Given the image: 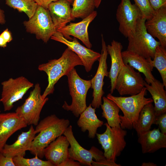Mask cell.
Here are the masks:
<instances>
[{"instance_id":"cell-1","label":"cell","mask_w":166,"mask_h":166,"mask_svg":"<svg viewBox=\"0 0 166 166\" xmlns=\"http://www.w3.org/2000/svg\"><path fill=\"white\" fill-rule=\"evenodd\" d=\"M69 124L68 120L59 118L55 114L48 116L42 120L35 129L36 133L38 134L35 136L32 142L30 150L31 153L42 158L44 149L63 135Z\"/></svg>"},{"instance_id":"cell-2","label":"cell","mask_w":166,"mask_h":166,"mask_svg":"<svg viewBox=\"0 0 166 166\" xmlns=\"http://www.w3.org/2000/svg\"><path fill=\"white\" fill-rule=\"evenodd\" d=\"M83 65L78 56L67 47L61 56L58 59L49 60L46 63L40 65L38 67L40 71L45 72L48 76V85L42 97L45 99L47 96L53 93L54 86L62 76H67L74 67Z\"/></svg>"},{"instance_id":"cell-3","label":"cell","mask_w":166,"mask_h":166,"mask_svg":"<svg viewBox=\"0 0 166 166\" xmlns=\"http://www.w3.org/2000/svg\"><path fill=\"white\" fill-rule=\"evenodd\" d=\"M147 93V90L144 87L139 93L128 97H116L110 93L107 95L106 97L116 104L123 113V116L120 115L121 128H133L143 107L153 102L152 98L145 97Z\"/></svg>"},{"instance_id":"cell-4","label":"cell","mask_w":166,"mask_h":166,"mask_svg":"<svg viewBox=\"0 0 166 166\" xmlns=\"http://www.w3.org/2000/svg\"><path fill=\"white\" fill-rule=\"evenodd\" d=\"M67 76L72 102L69 105L65 101L62 107L65 110L72 112L77 117L87 107L86 97L87 92L91 87V80L81 78L74 68Z\"/></svg>"},{"instance_id":"cell-5","label":"cell","mask_w":166,"mask_h":166,"mask_svg":"<svg viewBox=\"0 0 166 166\" xmlns=\"http://www.w3.org/2000/svg\"><path fill=\"white\" fill-rule=\"evenodd\" d=\"M146 20L142 17L138 20L134 33L127 38L126 50L146 59H152L156 48L160 44L147 31L145 26Z\"/></svg>"},{"instance_id":"cell-6","label":"cell","mask_w":166,"mask_h":166,"mask_svg":"<svg viewBox=\"0 0 166 166\" xmlns=\"http://www.w3.org/2000/svg\"><path fill=\"white\" fill-rule=\"evenodd\" d=\"M104 125L106 127L105 132L102 134L97 133L96 135L104 151L105 157L109 161L115 162L126 147L124 138L127 132L121 127H111L107 123Z\"/></svg>"},{"instance_id":"cell-7","label":"cell","mask_w":166,"mask_h":166,"mask_svg":"<svg viewBox=\"0 0 166 166\" xmlns=\"http://www.w3.org/2000/svg\"><path fill=\"white\" fill-rule=\"evenodd\" d=\"M23 24L28 32L45 43L57 31L48 9L39 5L33 16Z\"/></svg>"},{"instance_id":"cell-8","label":"cell","mask_w":166,"mask_h":166,"mask_svg":"<svg viewBox=\"0 0 166 166\" xmlns=\"http://www.w3.org/2000/svg\"><path fill=\"white\" fill-rule=\"evenodd\" d=\"M42 95L40 85L37 83L24 103L15 110V112L25 120L28 125L36 126L38 123L42 110L49 99L47 97L43 99Z\"/></svg>"},{"instance_id":"cell-9","label":"cell","mask_w":166,"mask_h":166,"mask_svg":"<svg viewBox=\"0 0 166 166\" xmlns=\"http://www.w3.org/2000/svg\"><path fill=\"white\" fill-rule=\"evenodd\" d=\"M64 135L67 138L70 147L68 148L69 157L79 162L81 164L92 166L94 159L100 162L106 159L103 152L96 147L92 146L89 150L82 147L75 137L71 125H69L64 132Z\"/></svg>"},{"instance_id":"cell-10","label":"cell","mask_w":166,"mask_h":166,"mask_svg":"<svg viewBox=\"0 0 166 166\" xmlns=\"http://www.w3.org/2000/svg\"><path fill=\"white\" fill-rule=\"evenodd\" d=\"M2 91L0 99L4 111H9L14 104L22 99L34 84L22 76L15 78H10L2 82Z\"/></svg>"},{"instance_id":"cell-11","label":"cell","mask_w":166,"mask_h":166,"mask_svg":"<svg viewBox=\"0 0 166 166\" xmlns=\"http://www.w3.org/2000/svg\"><path fill=\"white\" fill-rule=\"evenodd\" d=\"M145 81L139 72L124 64L117 77L115 86L120 95L132 96L140 93L144 87Z\"/></svg>"},{"instance_id":"cell-12","label":"cell","mask_w":166,"mask_h":166,"mask_svg":"<svg viewBox=\"0 0 166 166\" xmlns=\"http://www.w3.org/2000/svg\"><path fill=\"white\" fill-rule=\"evenodd\" d=\"M141 17L140 9L135 3L132 4L130 0H121L116 14L120 32L126 38L133 34L138 20Z\"/></svg>"},{"instance_id":"cell-13","label":"cell","mask_w":166,"mask_h":166,"mask_svg":"<svg viewBox=\"0 0 166 166\" xmlns=\"http://www.w3.org/2000/svg\"><path fill=\"white\" fill-rule=\"evenodd\" d=\"M101 37L102 49L98 60L99 65L95 75L91 80V88L93 89V99L91 104L92 107L96 109L99 108L102 103V98L105 93L103 89L104 79L105 77H108L109 75L107 63L108 54L107 45L102 34Z\"/></svg>"},{"instance_id":"cell-14","label":"cell","mask_w":166,"mask_h":166,"mask_svg":"<svg viewBox=\"0 0 166 166\" xmlns=\"http://www.w3.org/2000/svg\"><path fill=\"white\" fill-rule=\"evenodd\" d=\"M50 38L65 44L75 53L81 60L87 72L91 70L95 62L98 60L101 56V53H99L81 45L77 38L74 37L72 40H68L57 31Z\"/></svg>"},{"instance_id":"cell-15","label":"cell","mask_w":166,"mask_h":166,"mask_svg":"<svg viewBox=\"0 0 166 166\" xmlns=\"http://www.w3.org/2000/svg\"><path fill=\"white\" fill-rule=\"evenodd\" d=\"M97 15V12L94 11L91 14L77 23L70 22V23L57 31L61 33L66 39L71 40L72 39L70 36L80 40L86 46L91 49L92 45L90 42L88 32L89 25L94 19Z\"/></svg>"},{"instance_id":"cell-16","label":"cell","mask_w":166,"mask_h":166,"mask_svg":"<svg viewBox=\"0 0 166 166\" xmlns=\"http://www.w3.org/2000/svg\"><path fill=\"white\" fill-rule=\"evenodd\" d=\"M27 125L25 120L15 112L0 113V152L12 135Z\"/></svg>"},{"instance_id":"cell-17","label":"cell","mask_w":166,"mask_h":166,"mask_svg":"<svg viewBox=\"0 0 166 166\" xmlns=\"http://www.w3.org/2000/svg\"><path fill=\"white\" fill-rule=\"evenodd\" d=\"M145 26L148 32L157 38L163 48H166V6L155 11L152 17L146 20Z\"/></svg>"},{"instance_id":"cell-18","label":"cell","mask_w":166,"mask_h":166,"mask_svg":"<svg viewBox=\"0 0 166 166\" xmlns=\"http://www.w3.org/2000/svg\"><path fill=\"white\" fill-rule=\"evenodd\" d=\"M33 125L28 131L22 132L13 144H6L0 152L4 155L14 157L18 156L24 157L27 151H30L32 142L36 134Z\"/></svg>"},{"instance_id":"cell-19","label":"cell","mask_w":166,"mask_h":166,"mask_svg":"<svg viewBox=\"0 0 166 166\" xmlns=\"http://www.w3.org/2000/svg\"><path fill=\"white\" fill-rule=\"evenodd\" d=\"M69 143L66 137L61 135L52 142L44 149V154L53 166L59 165L69 157Z\"/></svg>"},{"instance_id":"cell-20","label":"cell","mask_w":166,"mask_h":166,"mask_svg":"<svg viewBox=\"0 0 166 166\" xmlns=\"http://www.w3.org/2000/svg\"><path fill=\"white\" fill-rule=\"evenodd\" d=\"M70 4L67 0H57L48 5L47 9L56 30L74 20L71 16Z\"/></svg>"},{"instance_id":"cell-21","label":"cell","mask_w":166,"mask_h":166,"mask_svg":"<svg viewBox=\"0 0 166 166\" xmlns=\"http://www.w3.org/2000/svg\"><path fill=\"white\" fill-rule=\"evenodd\" d=\"M138 137V142L143 154L154 153L166 148V135L162 133L159 128L149 130Z\"/></svg>"},{"instance_id":"cell-22","label":"cell","mask_w":166,"mask_h":166,"mask_svg":"<svg viewBox=\"0 0 166 166\" xmlns=\"http://www.w3.org/2000/svg\"><path fill=\"white\" fill-rule=\"evenodd\" d=\"M121 43L113 40L111 45L107 46V51L110 57L111 66L109 72V77L110 80V92L112 94L115 89V82L118 75L124 64L122 57L121 52L123 49Z\"/></svg>"},{"instance_id":"cell-23","label":"cell","mask_w":166,"mask_h":166,"mask_svg":"<svg viewBox=\"0 0 166 166\" xmlns=\"http://www.w3.org/2000/svg\"><path fill=\"white\" fill-rule=\"evenodd\" d=\"M121 54L124 63L128 64L139 72L142 73L147 84H150L155 79L152 73L153 68L147 59L127 50L122 51Z\"/></svg>"},{"instance_id":"cell-24","label":"cell","mask_w":166,"mask_h":166,"mask_svg":"<svg viewBox=\"0 0 166 166\" xmlns=\"http://www.w3.org/2000/svg\"><path fill=\"white\" fill-rule=\"evenodd\" d=\"M96 109L90 104L80 114L77 124L83 132L87 131L89 138H94L96 135L98 128L103 124V121L99 120L96 113Z\"/></svg>"},{"instance_id":"cell-25","label":"cell","mask_w":166,"mask_h":166,"mask_svg":"<svg viewBox=\"0 0 166 166\" xmlns=\"http://www.w3.org/2000/svg\"><path fill=\"white\" fill-rule=\"evenodd\" d=\"M144 87L152 96L156 117L166 113V92L163 83L155 79L150 84L145 81Z\"/></svg>"},{"instance_id":"cell-26","label":"cell","mask_w":166,"mask_h":166,"mask_svg":"<svg viewBox=\"0 0 166 166\" xmlns=\"http://www.w3.org/2000/svg\"><path fill=\"white\" fill-rule=\"evenodd\" d=\"M152 103H149L143 107L134 126L133 128L136 130L138 136L150 130L152 125L155 124L156 117Z\"/></svg>"},{"instance_id":"cell-27","label":"cell","mask_w":166,"mask_h":166,"mask_svg":"<svg viewBox=\"0 0 166 166\" xmlns=\"http://www.w3.org/2000/svg\"><path fill=\"white\" fill-rule=\"evenodd\" d=\"M103 103L101 105L102 110V117L105 119L108 125L111 127H120L121 120L120 109L113 101L106 97H102Z\"/></svg>"},{"instance_id":"cell-28","label":"cell","mask_w":166,"mask_h":166,"mask_svg":"<svg viewBox=\"0 0 166 166\" xmlns=\"http://www.w3.org/2000/svg\"><path fill=\"white\" fill-rule=\"evenodd\" d=\"M95 0H73L71 8V15L75 19H82L91 14L94 10Z\"/></svg>"},{"instance_id":"cell-29","label":"cell","mask_w":166,"mask_h":166,"mask_svg":"<svg viewBox=\"0 0 166 166\" xmlns=\"http://www.w3.org/2000/svg\"><path fill=\"white\" fill-rule=\"evenodd\" d=\"M150 65L153 68H156L159 72L162 83L166 88V49L160 45L156 48L152 60L147 59Z\"/></svg>"},{"instance_id":"cell-30","label":"cell","mask_w":166,"mask_h":166,"mask_svg":"<svg viewBox=\"0 0 166 166\" xmlns=\"http://www.w3.org/2000/svg\"><path fill=\"white\" fill-rule=\"evenodd\" d=\"M8 6L26 14L29 19L34 15L38 5L34 0H5Z\"/></svg>"},{"instance_id":"cell-31","label":"cell","mask_w":166,"mask_h":166,"mask_svg":"<svg viewBox=\"0 0 166 166\" xmlns=\"http://www.w3.org/2000/svg\"><path fill=\"white\" fill-rule=\"evenodd\" d=\"M13 160L15 166H53L49 160H42L36 156L32 158L18 156L14 157Z\"/></svg>"},{"instance_id":"cell-32","label":"cell","mask_w":166,"mask_h":166,"mask_svg":"<svg viewBox=\"0 0 166 166\" xmlns=\"http://www.w3.org/2000/svg\"><path fill=\"white\" fill-rule=\"evenodd\" d=\"M135 4L140 9L142 17L146 20L151 18L155 10L151 7L149 0H133Z\"/></svg>"},{"instance_id":"cell-33","label":"cell","mask_w":166,"mask_h":166,"mask_svg":"<svg viewBox=\"0 0 166 166\" xmlns=\"http://www.w3.org/2000/svg\"><path fill=\"white\" fill-rule=\"evenodd\" d=\"M155 124L158 126L162 133L166 135V113L156 117Z\"/></svg>"},{"instance_id":"cell-34","label":"cell","mask_w":166,"mask_h":166,"mask_svg":"<svg viewBox=\"0 0 166 166\" xmlns=\"http://www.w3.org/2000/svg\"><path fill=\"white\" fill-rule=\"evenodd\" d=\"M0 166H15L13 157L6 156L0 152Z\"/></svg>"},{"instance_id":"cell-35","label":"cell","mask_w":166,"mask_h":166,"mask_svg":"<svg viewBox=\"0 0 166 166\" xmlns=\"http://www.w3.org/2000/svg\"><path fill=\"white\" fill-rule=\"evenodd\" d=\"M150 4L155 10L164 6H166V0H149Z\"/></svg>"},{"instance_id":"cell-36","label":"cell","mask_w":166,"mask_h":166,"mask_svg":"<svg viewBox=\"0 0 166 166\" xmlns=\"http://www.w3.org/2000/svg\"><path fill=\"white\" fill-rule=\"evenodd\" d=\"M92 166H120L121 165L117 164L115 162L109 161L107 160L100 162L94 161Z\"/></svg>"},{"instance_id":"cell-37","label":"cell","mask_w":166,"mask_h":166,"mask_svg":"<svg viewBox=\"0 0 166 166\" xmlns=\"http://www.w3.org/2000/svg\"><path fill=\"white\" fill-rule=\"evenodd\" d=\"M38 5L41 6L45 9H47L48 5L52 2H55L57 0H34ZM71 4L73 0H67Z\"/></svg>"},{"instance_id":"cell-38","label":"cell","mask_w":166,"mask_h":166,"mask_svg":"<svg viewBox=\"0 0 166 166\" xmlns=\"http://www.w3.org/2000/svg\"><path fill=\"white\" fill-rule=\"evenodd\" d=\"M81 164L78 161H76L72 159L69 158L62 162L59 166H80Z\"/></svg>"},{"instance_id":"cell-39","label":"cell","mask_w":166,"mask_h":166,"mask_svg":"<svg viewBox=\"0 0 166 166\" xmlns=\"http://www.w3.org/2000/svg\"><path fill=\"white\" fill-rule=\"evenodd\" d=\"M1 34L7 43L10 42L13 39L11 33L8 29L5 30Z\"/></svg>"},{"instance_id":"cell-40","label":"cell","mask_w":166,"mask_h":166,"mask_svg":"<svg viewBox=\"0 0 166 166\" xmlns=\"http://www.w3.org/2000/svg\"><path fill=\"white\" fill-rule=\"evenodd\" d=\"M4 11L0 8V24H3L6 22Z\"/></svg>"},{"instance_id":"cell-41","label":"cell","mask_w":166,"mask_h":166,"mask_svg":"<svg viewBox=\"0 0 166 166\" xmlns=\"http://www.w3.org/2000/svg\"><path fill=\"white\" fill-rule=\"evenodd\" d=\"M7 43L2 36L0 34V47L5 48L6 47Z\"/></svg>"},{"instance_id":"cell-42","label":"cell","mask_w":166,"mask_h":166,"mask_svg":"<svg viewBox=\"0 0 166 166\" xmlns=\"http://www.w3.org/2000/svg\"><path fill=\"white\" fill-rule=\"evenodd\" d=\"M142 166H156L157 165L153 162H144L142 163Z\"/></svg>"},{"instance_id":"cell-43","label":"cell","mask_w":166,"mask_h":166,"mask_svg":"<svg viewBox=\"0 0 166 166\" xmlns=\"http://www.w3.org/2000/svg\"><path fill=\"white\" fill-rule=\"evenodd\" d=\"M102 0H95V7L98 8L100 5Z\"/></svg>"},{"instance_id":"cell-44","label":"cell","mask_w":166,"mask_h":166,"mask_svg":"<svg viewBox=\"0 0 166 166\" xmlns=\"http://www.w3.org/2000/svg\"><path fill=\"white\" fill-rule=\"evenodd\" d=\"M1 113V111H0V113Z\"/></svg>"},{"instance_id":"cell-45","label":"cell","mask_w":166,"mask_h":166,"mask_svg":"<svg viewBox=\"0 0 166 166\" xmlns=\"http://www.w3.org/2000/svg\"><path fill=\"white\" fill-rule=\"evenodd\" d=\"M1 102V100H0V102Z\"/></svg>"}]
</instances>
